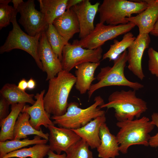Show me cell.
I'll use <instances>...</instances> for the list:
<instances>
[{"instance_id":"cell-7","label":"cell","mask_w":158,"mask_h":158,"mask_svg":"<svg viewBox=\"0 0 158 158\" xmlns=\"http://www.w3.org/2000/svg\"><path fill=\"white\" fill-rule=\"evenodd\" d=\"M12 30L10 31L5 42L0 47V53L9 52L15 49L25 51L34 59L38 68L43 71L42 66L38 55V48L42 33L31 36L24 32L15 17L11 22Z\"/></svg>"},{"instance_id":"cell-20","label":"cell","mask_w":158,"mask_h":158,"mask_svg":"<svg viewBox=\"0 0 158 158\" xmlns=\"http://www.w3.org/2000/svg\"><path fill=\"white\" fill-rule=\"evenodd\" d=\"M100 65V62H87L75 67V87L80 94H84L90 90L92 82L96 79L94 77L95 71Z\"/></svg>"},{"instance_id":"cell-16","label":"cell","mask_w":158,"mask_h":158,"mask_svg":"<svg viewBox=\"0 0 158 158\" xmlns=\"http://www.w3.org/2000/svg\"><path fill=\"white\" fill-rule=\"evenodd\" d=\"M148 4L147 8L135 16L126 18L129 22L138 27V35L149 34L158 20V0H145Z\"/></svg>"},{"instance_id":"cell-24","label":"cell","mask_w":158,"mask_h":158,"mask_svg":"<svg viewBox=\"0 0 158 158\" xmlns=\"http://www.w3.org/2000/svg\"><path fill=\"white\" fill-rule=\"evenodd\" d=\"M40 11L47 22L52 24L54 20L66 10L68 0H38Z\"/></svg>"},{"instance_id":"cell-26","label":"cell","mask_w":158,"mask_h":158,"mask_svg":"<svg viewBox=\"0 0 158 158\" xmlns=\"http://www.w3.org/2000/svg\"><path fill=\"white\" fill-rule=\"evenodd\" d=\"M50 150L49 145L44 143L37 144L32 147L24 148L10 152L2 158H44Z\"/></svg>"},{"instance_id":"cell-2","label":"cell","mask_w":158,"mask_h":158,"mask_svg":"<svg viewBox=\"0 0 158 158\" xmlns=\"http://www.w3.org/2000/svg\"><path fill=\"white\" fill-rule=\"evenodd\" d=\"M116 126L120 128L116 137L119 144L120 152L125 154L133 145L149 146L151 136L149 134L155 125L148 118L143 116L131 120L118 121Z\"/></svg>"},{"instance_id":"cell-41","label":"cell","mask_w":158,"mask_h":158,"mask_svg":"<svg viewBox=\"0 0 158 158\" xmlns=\"http://www.w3.org/2000/svg\"></svg>"},{"instance_id":"cell-3","label":"cell","mask_w":158,"mask_h":158,"mask_svg":"<svg viewBox=\"0 0 158 158\" xmlns=\"http://www.w3.org/2000/svg\"><path fill=\"white\" fill-rule=\"evenodd\" d=\"M99 107L114 109L118 121L138 118L147 109L146 102L136 96L135 90H131L113 92L109 97L108 102Z\"/></svg>"},{"instance_id":"cell-27","label":"cell","mask_w":158,"mask_h":158,"mask_svg":"<svg viewBox=\"0 0 158 158\" xmlns=\"http://www.w3.org/2000/svg\"><path fill=\"white\" fill-rule=\"evenodd\" d=\"M136 38L130 32L124 34L121 41L114 40V44L110 45L109 50L102 55V59H108L110 61H114L128 49Z\"/></svg>"},{"instance_id":"cell-25","label":"cell","mask_w":158,"mask_h":158,"mask_svg":"<svg viewBox=\"0 0 158 158\" xmlns=\"http://www.w3.org/2000/svg\"><path fill=\"white\" fill-rule=\"evenodd\" d=\"M40 136L35 135L33 139L28 138L23 140H12L0 142V158H2L8 153L21 148L32 145L39 143H46L48 140L43 139Z\"/></svg>"},{"instance_id":"cell-39","label":"cell","mask_w":158,"mask_h":158,"mask_svg":"<svg viewBox=\"0 0 158 158\" xmlns=\"http://www.w3.org/2000/svg\"><path fill=\"white\" fill-rule=\"evenodd\" d=\"M150 34L151 35L158 37V20L155 23L153 28Z\"/></svg>"},{"instance_id":"cell-5","label":"cell","mask_w":158,"mask_h":158,"mask_svg":"<svg viewBox=\"0 0 158 158\" xmlns=\"http://www.w3.org/2000/svg\"><path fill=\"white\" fill-rule=\"evenodd\" d=\"M126 50L114 61L111 66H107L101 68L96 78L98 82L92 84L88 91L89 99L97 90L102 87L112 86H125L135 91L143 88V85L137 82L131 81L126 77L124 69L127 62Z\"/></svg>"},{"instance_id":"cell-31","label":"cell","mask_w":158,"mask_h":158,"mask_svg":"<svg viewBox=\"0 0 158 158\" xmlns=\"http://www.w3.org/2000/svg\"><path fill=\"white\" fill-rule=\"evenodd\" d=\"M147 53L148 70L152 74L158 77V51L150 47L148 50Z\"/></svg>"},{"instance_id":"cell-22","label":"cell","mask_w":158,"mask_h":158,"mask_svg":"<svg viewBox=\"0 0 158 158\" xmlns=\"http://www.w3.org/2000/svg\"><path fill=\"white\" fill-rule=\"evenodd\" d=\"M1 96L4 98L10 105L19 103H29L32 105L35 102L34 94H29L20 89L14 84L7 83L0 90Z\"/></svg>"},{"instance_id":"cell-32","label":"cell","mask_w":158,"mask_h":158,"mask_svg":"<svg viewBox=\"0 0 158 158\" xmlns=\"http://www.w3.org/2000/svg\"><path fill=\"white\" fill-rule=\"evenodd\" d=\"M151 119L158 129V113H153L151 115ZM149 146L153 148L158 147V131L155 135L151 136L149 141Z\"/></svg>"},{"instance_id":"cell-19","label":"cell","mask_w":158,"mask_h":158,"mask_svg":"<svg viewBox=\"0 0 158 158\" xmlns=\"http://www.w3.org/2000/svg\"><path fill=\"white\" fill-rule=\"evenodd\" d=\"M106 121L104 114L94 119L80 128L72 130L86 142L91 149L97 148L101 143L100 128Z\"/></svg>"},{"instance_id":"cell-35","label":"cell","mask_w":158,"mask_h":158,"mask_svg":"<svg viewBox=\"0 0 158 158\" xmlns=\"http://www.w3.org/2000/svg\"><path fill=\"white\" fill-rule=\"evenodd\" d=\"M17 86L20 89L25 91L28 88V81L25 79L23 78L19 82Z\"/></svg>"},{"instance_id":"cell-29","label":"cell","mask_w":158,"mask_h":158,"mask_svg":"<svg viewBox=\"0 0 158 158\" xmlns=\"http://www.w3.org/2000/svg\"><path fill=\"white\" fill-rule=\"evenodd\" d=\"M89 147L86 142L81 139L66 151V158H93Z\"/></svg>"},{"instance_id":"cell-17","label":"cell","mask_w":158,"mask_h":158,"mask_svg":"<svg viewBox=\"0 0 158 158\" xmlns=\"http://www.w3.org/2000/svg\"><path fill=\"white\" fill-rule=\"evenodd\" d=\"M52 24L60 35L68 42L75 34L80 32L78 19L71 8L66 10L56 18Z\"/></svg>"},{"instance_id":"cell-28","label":"cell","mask_w":158,"mask_h":158,"mask_svg":"<svg viewBox=\"0 0 158 158\" xmlns=\"http://www.w3.org/2000/svg\"><path fill=\"white\" fill-rule=\"evenodd\" d=\"M45 32L49 44L61 61L63 47L68 42L60 35L52 24L48 25Z\"/></svg>"},{"instance_id":"cell-36","label":"cell","mask_w":158,"mask_h":158,"mask_svg":"<svg viewBox=\"0 0 158 158\" xmlns=\"http://www.w3.org/2000/svg\"><path fill=\"white\" fill-rule=\"evenodd\" d=\"M83 1V0H68L66 10L71 9L73 7L81 2Z\"/></svg>"},{"instance_id":"cell-38","label":"cell","mask_w":158,"mask_h":158,"mask_svg":"<svg viewBox=\"0 0 158 158\" xmlns=\"http://www.w3.org/2000/svg\"><path fill=\"white\" fill-rule=\"evenodd\" d=\"M24 1L23 0H12L11 2L13 4V7L15 12L18 13L17 9L20 4Z\"/></svg>"},{"instance_id":"cell-15","label":"cell","mask_w":158,"mask_h":158,"mask_svg":"<svg viewBox=\"0 0 158 158\" xmlns=\"http://www.w3.org/2000/svg\"><path fill=\"white\" fill-rule=\"evenodd\" d=\"M45 91L43 90L40 93H36L34 97L36 100L35 103L31 106L25 105L21 112L29 114L30 124L37 130H40L42 126L47 128L49 125H54L50 119V116L47 113L44 107L43 98Z\"/></svg>"},{"instance_id":"cell-21","label":"cell","mask_w":158,"mask_h":158,"mask_svg":"<svg viewBox=\"0 0 158 158\" xmlns=\"http://www.w3.org/2000/svg\"><path fill=\"white\" fill-rule=\"evenodd\" d=\"M30 116L27 113L21 112L19 114L14 128L13 140L25 139L28 135H34L49 140V133H44L41 128L40 130L35 129L29 122Z\"/></svg>"},{"instance_id":"cell-12","label":"cell","mask_w":158,"mask_h":158,"mask_svg":"<svg viewBox=\"0 0 158 158\" xmlns=\"http://www.w3.org/2000/svg\"><path fill=\"white\" fill-rule=\"evenodd\" d=\"M150 42L149 34L138 35L128 49V68L141 80L145 77L142 66L143 55L145 50L148 48Z\"/></svg>"},{"instance_id":"cell-14","label":"cell","mask_w":158,"mask_h":158,"mask_svg":"<svg viewBox=\"0 0 158 158\" xmlns=\"http://www.w3.org/2000/svg\"><path fill=\"white\" fill-rule=\"evenodd\" d=\"M100 5L98 2L92 4L89 0H83L71 8L78 19L80 29L79 37L80 39L86 37L94 30V20Z\"/></svg>"},{"instance_id":"cell-4","label":"cell","mask_w":158,"mask_h":158,"mask_svg":"<svg viewBox=\"0 0 158 158\" xmlns=\"http://www.w3.org/2000/svg\"><path fill=\"white\" fill-rule=\"evenodd\" d=\"M145 0H104L99 7V22L117 25L128 22L126 18L134 14H139L147 7Z\"/></svg>"},{"instance_id":"cell-6","label":"cell","mask_w":158,"mask_h":158,"mask_svg":"<svg viewBox=\"0 0 158 158\" xmlns=\"http://www.w3.org/2000/svg\"><path fill=\"white\" fill-rule=\"evenodd\" d=\"M94 102L91 106L83 109L79 107L77 103L71 102L68 104L66 111L64 114L51 117L54 123L60 127L71 129L83 126L94 119L105 114V111L99 107L105 103L101 97L99 95L95 97Z\"/></svg>"},{"instance_id":"cell-34","label":"cell","mask_w":158,"mask_h":158,"mask_svg":"<svg viewBox=\"0 0 158 158\" xmlns=\"http://www.w3.org/2000/svg\"><path fill=\"white\" fill-rule=\"evenodd\" d=\"M47 155V158H66V153L59 154L55 153L54 152L50 150L48 152Z\"/></svg>"},{"instance_id":"cell-10","label":"cell","mask_w":158,"mask_h":158,"mask_svg":"<svg viewBox=\"0 0 158 158\" xmlns=\"http://www.w3.org/2000/svg\"><path fill=\"white\" fill-rule=\"evenodd\" d=\"M35 6L34 0H28L20 4L17 9L20 15L19 23L27 34L33 37L45 31L49 25L42 13Z\"/></svg>"},{"instance_id":"cell-37","label":"cell","mask_w":158,"mask_h":158,"mask_svg":"<svg viewBox=\"0 0 158 158\" xmlns=\"http://www.w3.org/2000/svg\"><path fill=\"white\" fill-rule=\"evenodd\" d=\"M36 86L35 81L32 78H31L28 81V88L29 90H32L34 89Z\"/></svg>"},{"instance_id":"cell-30","label":"cell","mask_w":158,"mask_h":158,"mask_svg":"<svg viewBox=\"0 0 158 158\" xmlns=\"http://www.w3.org/2000/svg\"><path fill=\"white\" fill-rule=\"evenodd\" d=\"M17 13L12 6L0 4V30L8 25Z\"/></svg>"},{"instance_id":"cell-23","label":"cell","mask_w":158,"mask_h":158,"mask_svg":"<svg viewBox=\"0 0 158 158\" xmlns=\"http://www.w3.org/2000/svg\"><path fill=\"white\" fill-rule=\"evenodd\" d=\"M25 105V103H19L11 105V111L8 115L0 121V142L13 140V131L16 123Z\"/></svg>"},{"instance_id":"cell-33","label":"cell","mask_w":158,"mask_h":158,"mask_svg":"<svg viewBox=\"0 0 158 158\" xmlns=\"http://www.w3.org/2000/svg\"><path fill=\"white\" fill-rule=\"evenodd\" d=\"M9 104L7 101L1 96L0 99V121L6 118L9 114Z\"/></svg>"},{"instance_id":"cell-11","label":"cell","mask_w":158,"mask_h":158,"mask_svg":"<svg viewBox=\"0 0 158 158\" xmlns=\"http://www.w3.org/2000/svg\"><path fill=\"white\" fill-rule=\"evenodd\" d=\"M38 55L42 66L43 71L47 74L46 81L56 77L63 70L61 61L48 42L45 31L42 33L40 39Z\"/></svg>"},{"instance_id":"cell-40","label":"cell","mask_w":158,"mask_h":158,"mask_svg":"<svg viewBox=\"0 0 158 158\" xmlns=\"http://www.w3.org/2000/svg\"><path fill=\"white\" fill-rule=\"evenodd\" d=\"M11 0H0V4H8V3L11 2Z\"/></svg>"},{"instance_id":"cell-18","label":"cell","mask_w":158,"mask_h":158,"mask_svg":"<svg viewBox=\"0 0 158 158\" xmlns=\"http://www.w3.org/2000/svg\"><path fill=\"white\" fill-rule=\"evenodd\" d=\"M101 143L97 148L100 158H115L119 155V144L116 136L111 134L106 123H103L99 130Z\"/></svg>"},{"instance_id":"cell-8","label":"cell","mask_w":158,"mask_h":158,"mask_svg":"<svg viewBox=\"0 0 158 158\" xmlns=\"http://www.w3.org/2000/svg\"><path fill=\"white\" fill-rule=\"evenodd\" d=\"M135 26L134 24L129 22L117 25H106L99 22L86 37L80 40H75L72 44L86 49H96L101 47L106 42L130 32Z\"/></svg>"},{"instance_id":"cell-13","label":"cell","mask_w":158,"mask_h":158,"mask_svg":"<svg viewBox=\"0 0 158 158\" xmlns=\"http://www.w3.org/2000/svg\"><path fill=\"white\" fill-rule=\"evenodd\" d=\"M49 130V141L50 150L61 154L81 139L80 137L72 129L54 125L48 126Z\"/></svg>"},{"instance_id":"cell-1","label":"cell","mask_w":158,"mask_h":158,"mask_svg":"<svg viewBox=\"0 0 158 158\" xmlns=\"http://www.w3.org/2000/svg\"><path fill=\"white\" fill-rule=\"evenodd\" d=\"M76 81L75 76L62 70L49 80L47 91L43 98L45 109L50 116H60L66 111L68 98Z\"/></svg>"},{"instance_id":"cell-9","label":"cell","mask_w":158,"mask_h":158,"mask_svg":"<svg viewBox=\"0 0 158 158\" xmlns=\"http://www.w3.org/2000/svg\"><path fill=\"white\" fill-rule=\"evenodd\" d=\"M102 47L92 49L68 43L63 47L61 61L63 70L70 72L74 67L84 63L100 62L102 58Z\"/></svg>"}]
</instances>
